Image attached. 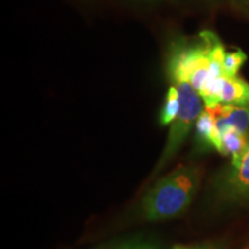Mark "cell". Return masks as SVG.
<instances>
[{
  "label": "cell",
  "instance_id": "cell-1",
  "mask_svg": "<svg viewBox=\"0 0 249 249\" xmlns=\"http://www.w3.org/2000/svg\"><path fill=\"white\" fill-rule=\"evenodd\" d=\"M200 43L189 44L182 40L171 48L167 71L172 82L188 83L198 93L224 74L223 59L226 51L218 37L203 31Z\"/></svg>",
  "mask_w": 249,
  "mask_h": 249
},
{
  "label": "cell",
  "instance_id": "cell-2",
  "mask_svg": "<svg viewBox=\"0 0 249 249\" xmlns=\"http://www.w3.org/2000/svg\"><path fill=\"white\" fill-rule=\"evenodd\" d=\"M201 173L197 167L180 166L160 179L145 194L141 213L145 220H166L181 214L197 192Z\"/></svg>",
  "mask_w": 249,
  "mask_h": 249
},
{
  "label": "cell",
  "instance_id": "cell-3",
  "mask_svg": "<svg viewBox=\"0 0 249 249\" xmlns=\"http://www.w3.org/2000/svg\"><path fill=\"white\" fill-rule=\"evenodd\" d=\"M195 126L197 139L207 147L217 149L220 136L226 132H236L249 136V107L204 105Z\"/></svg>",
  "mask_w": 249,
  "mask_h": 249
},
{
  "label": "cell",
  "instance_id": "cell-4",
  "mask_svg": "<svg viewBox=\"0 0 249 249\" xmlns=\"http://www.w3.org/2000/svg\"><path fill=\"white\" fill-rule=\"evenodd\" d=\"M176 86L180 95V110L178 116L171 124L169 139L156 172L163 169L167 161L177 154L204 108L203 99L192 86L188 83H176Z\"/></svg>",
  "mask_w": 249,
  "mask_h": 249
},
{
  "label": "cell",
  "instance_id": "cell-5",
  "mask_svg": "<svg viewBox=\"0 0 249 249\" xmlns=\"http://www.w3.org/2000/svg\"><path fill=\"white\" fill-rule=\"evenodd\" d=\"M217 188L226 201H249V143L240 154L232 157L230 167L219 177Z\"/></svg>",
  "mask_w": 249,
  "mask_h": 249
},
{
  "label": "cell",
  "instance_id": "cell-6",
  "mask_svg": "<svg viewBox=\"0 0 249 249\" xmlns=\"http://www.w3.org/2000/svg\"><path fill=\"white\" fill-rule=\"evenodd\" d=\"M204 105L230 104L249 107V83L239 76L223 74L200 93Z\"/></svg>",
  "mask_w": 249,
  "mask_h": 249
},
{
  "label": "cell",
  "instance_id": "cell-7",
  "mask_svg": "<svg viewBox=\"0 0 249 249\" xmlns=\"http://www.w3.org/2000/svg\"><path fill=\"white\" fill-rule=\"evenodd\" d=\"M180 110V95L179 90L176 85L171 86L167 90L166 97L163 107L160 111V121L161 124H172L177 116H178Z\"/></svg>",
  "mask_w": 249,
  "mask_h": 249
},
{
  "label": "cell",
  "instance_id": "cell-8",
  "mask_svg": "<svg viewBox=\"0 0 249 249\" xmlns=\"http://www.w3.org/2000/svg\"><path fill=\"white\" fill-rule=\"evenodd\" d=\"M247 60V55L241 50L227 52L223 59V71L227 76H238L239 71Z\"/></svg>",
  "mask_w": 249,
  "mask_h": 249
},
{
  "label": "cell",
  "instance_id": "cell-9",
  "mask_svg": "<svg viewBox=\"0 0 249 249\" xmlns=\"http://www.w3.org/2000/svg\"><path fill=\"white\" fill-rule=\"evenodd\" d=\"M99 249H160V246L151 240H144V239H134L129 241L118 242L107 247Z\"/></svg>",
  "mask_w": 249,
  "mask_h": 249
},
{
  "label": "cell",
  "instance_id": "cell-10",
  "mask_svg": "<svg viewBox=\"0 0 249 249\" xmlns=\"http://www.w3.org/2000/svg\"><path fill=\"white\" fill-rule=\"evenodd\" d=\"M174 249H213V248H210V247H185V246H178V247H176Z\"/></svg>",
  "mask_w": 249,
  "mask_h": 249
}]
</instances>
